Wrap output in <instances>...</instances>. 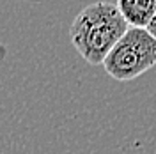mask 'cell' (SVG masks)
<instances>
[{"mask_svg":"<svg viewBox=\"0 0 156 154\" xmlns=\"http://www.w3.org/2000/svg\"><path fill=\"white\" fill-rule=\"evenodd\" d=\"M156 64V37L142 29H128L103 60L110 78L129 82L142 76Z\"/></svg>","mask_w":156,"mask_h":154,"instance_id":"7a4b0ae2","label":"cell"},{"mask_svg":"<svg viewBox=\"0 0 156 154\" xmlns=\"http://www.w3.org/2000/svg\"><path fill=\"white\" fill-rule=\"evenodd\" d=\"M126 30L128 25L115 4L96 2L83 7L75 16L69 29V39L85 62L99 66Z\"/></svg>","mask_w":156,"mask_h":154,"instance_id":"6da1fadb","label":"cell"},{"mask_svg":"<svg viewBox=\"0 0 156 154\" xmlns=\"http://www.w3.org/2000/svg\"><path fill=\"white\" fill-rule=\"evenodd\" d=\"M128 29H142L156 37V2L154 0H119L115 4Z\"/></svg>","mask_w":156,"mask_h":154,"instance_id":"3957f363","label":"cell"}]
</instances>
